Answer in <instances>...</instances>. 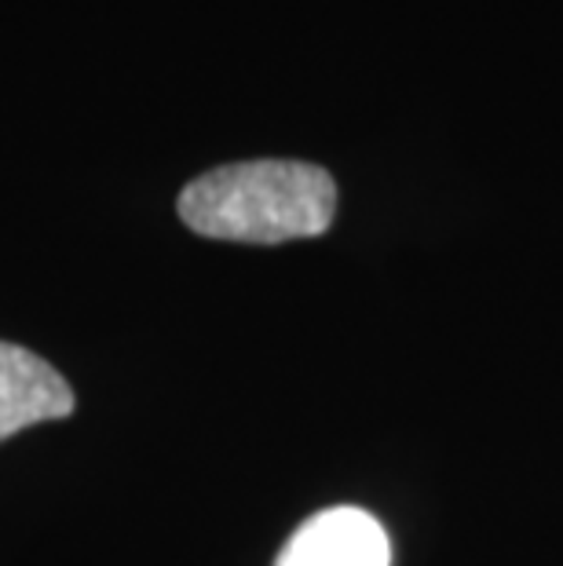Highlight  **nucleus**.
I'll return each mask as SVG.
<instances>
[{
  "label": "nucleus",
  "mask_w": 563,
  "mask_h": 566,
  "mask_svg": "<svg viewBox=\"0 0 563 566\" xmlns=\"http://www.w3.org/2000/svg\"><path fill=\"white\" fill-rule=\"evenodd\" d=\"M337 216V184L311 161H234L190 179L179 220L201 238L242 245H282L319 238Z\"/></svg>",
  "instance_id": "nucleus-1"
},
{
  "label": "nucleus",
  "mask_w": 563,
  "mask_h": 566,
  "mask_svg": "<svg viewBox=\"0 0 563 566\" xmlns=\"http://www.w3.org/2000/svg\"><path fill=\"white\" fill-rule=\"evenodd\" d=\"M392 545L374 515L352 504L326 509L285 541L274 566H388Z\"/></svg>",
  "instance_id": "nucleus-2"
},
{
  "label": "nucleus",
  "mask_w": 563,
  "mask_h": 566,
  "mask_svg": "<svg viewBox=\"0 0 563 566\" xmlns=\"http://www.w3.org/2000/svg\"><path fill=\"white\" fill-rule=\"evenodd\" d=\"M74 413V391L41 355L0 340V442Z\"/></svg>",
  "instance_id": "nucleus-3"
}]
</instances>
